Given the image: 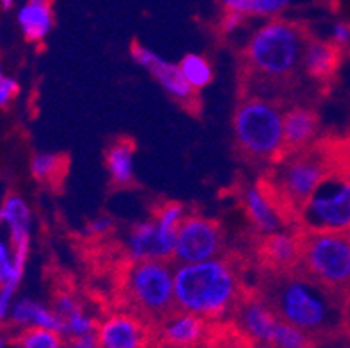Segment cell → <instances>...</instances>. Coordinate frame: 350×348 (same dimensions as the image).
<instances>
[{
	"instance_id": "6",
	"label": "cell",
	"mask_w": 350,
	"mask_h": 348,
	"mask_svg": "<svg viewBox=\"0 0 350 348\" xmlns=\"http://www.w3.org/2000/svg\"><path fill=\"white\" fill-rule=\"evenodd\" d=\"M282 117L284 105L281 101L256 96L241 98L232 119L234 148L241 161L263 171L279 161L282 150Z\"/></svg>"
},
{
	"instance_id": "36",
	"label": "cell",
	"mask_w": 350,
	"mask_h": 348,
	"mask_svg": "<svg viewBox=\"0 0 350 348\" xmlns=\"http://www.w3.org/2000/svg\"><path fill=\"white\" fill-rule=\"evenodd\" d=\"M256 348H273V347H270V345H258Z\"/></svg>"
},
{
	"instance_id": "17",
	"label": "cell",
	"mask_w": 350,
	"mask_h": 348,
	"mask_svg": "<svg viewBox=\"0 0 350 348\" xmlns=\"http://www.w3.org/2000/svg\"><path fill=\"white\" fill-rule=\"evenodd\" d=\"M164 343L174 348H190L204 340L206 321L193 314L176 310L159 325Z\"/></svg>"
},
{
	"instance_id": "16",
	"label": "cell",
	"mask_w": 350,
	"mask_h": 348,
	"mask_svg": "<svg viewBox=\"0 0 350 348\" xmlns=\"http://www.w3.org/2000/svg\"><path fill=\"white\" fill-rule=\"evenodd\" d=\"M136 143L129 136H117L105 150V165H107L110 185L116 190H126L135 185V159Z\"/></svg>"
},
{
	"instance_id": "34",
	"label": "cell",
	"mask_w": 350,
	"mask_h": 348,
	"mask_svg": "<svg viewBox=\"0 0 350 348\" xmlns=\"http://www.w3.org/2000/svg\"><path fill=\"white\" fill-rule=\"evenodd\" d=\"M14 2H16V0H0V5H2V9L9 11V9H12Z\"/></svg>"
},
{
	"instance_id": "20",
	"label": "cell",
	"mask_w": 350,
	"mask_h": 348,
	"mask_svg": "<svg viewBox=\"0 0 350 348\" xmlns=\"http://www.w3.org/2000/svg\"><path fill=\"white\" fill-rule=\"evenodd\" d=\"M9 321L20 330L42 327V330H51L63 334V322L58 315L54 314L53 308L49 310L40 303H35L28 298L12 303L11 312H9Z\"/></svg>"
},
{
	"instance_id": "8",
	"label": "cell",
	"mask_w": 350,
	"mask_h": 348,
	"mask_svg": "<svg viewBox=\"0 0 350 348\" xmlns=\"http://www.w3.org/2000/svg\"><path fill=\"white\" fill-rule=\"evenodd\" d=\"M297 230L350 232V153L312 191L298 215Z\"/></svg>"
},
{
	"instance_id": "27",
	"label": "cell",
	"mask_w": 350,
	"mask_h": 348,
	"mask_svg": "<svg viewBox=\"0 0 350 348\" xmlns=\"http://www.w3.org/2000/svg\"><path fill=\"white\" fill-rule=\"evenodd\" d=\"M18 348H65L63 334L42 327H28L21 330L16 340Z\"/></svg>"
},
{
	"instance_id": "18",
	"label": "cell",
	"mask_w": 350,
	"mask_h": 348,
	"mask_svg": "<svg viewBox=\"0 0 350 348\" xmlns=\"http://www.w3.org/2000/svg\"><path fill=\"white\" fill-rule=\"evenodd\" d=\"M342 47L335 42L308 38L304 53V73L314 81H329L338 68Z\"/></svg>"
},
{
	"instance_id": "9",
	"label": "cell",
	"mask_w": 350,
	"mask_h": 348,
	"mask_svg": "<svg viewBox=\"0 0 350 348\" xmlns=\"http://www.w3.org/2000/svg\"><path fill=\"white\" fill-rule=\"evenodd\" d=\"M227 253L225 232L218 219L200 215L183 216L176 234L173 263L185 265L213 260Z\"/></svg>"
},
{
	"instance_id": "29",
	"label": "cell",
	"mask_w": 350,
	"mask_h": 348,
	"mask_svg": "<svg viewBox=\"0 0 350 348\" xmlns=\"http://www.w3.org/2000/svg\"><path fill=\"white\" fill-rule=\"evenodd\" d=\"M246 19L247 18H244V16L239 14V12L225 11L224 18H221L219 25H221V30H224V34H234L239 27H243Z\"/></svg>"
},
{
	"instance_id": "19",
	"label": "cell",
	"mask_w": 350,
	"mask_h": 348,
	"mask_svg": "<svg viewBox=\"0 0 350 348\" xmlns=\"http://www.w3.org/2000/svg\"><path fill=\"white\" fill-rule=\"evenodd\" d=\"M16 21L28 42H40L54 27L49 0H27L16 14Z\"/></svg>"
},
{
	"instance_id": "32",
	"label": "cell",
	"mask_w": 350,
	"mask_h": 348,
	"mask_svg": "<svg viewBox=\"0 0 350 348\" xmlns=\"http://www.w3.org/2000/svg\"><path fill=\"white\" fill-rule=\"evenodd\" d=\"M331 37H333V42L336 46L343 47L350 42V27L345 23H336L331 31Z\"/></svg>"
},
{
	"instance_id": "24",
	"label": "cell",
	"mask_w": 350,
	"mask_h": 348,
	"mask_svg": "<svg viewBox=\"0 0 350 348\" xmlns=\"http://www.w3.org/2000/svg\"><path fill=\"white\" fill-rule=\"evenodd\" d=\"M270 347L273 348H317V338L279 319Z\"/></svg>"
},
{
	"instance_id": "26",
	"label": "cell",
	"mask_w": 350,
	"mask_h": 348,
	"mask_svg": "<svg viewBox=\"0 0 350 348\" xmlns=\"http://www.w3.org/2000/svg\"><path fill=\"white\" fill-rule=\"evenodd\" d=\"M25 267L27 265L18 263L14 260L11 242L0 239V286L11 287L18 291V286L25 276Z\"/></svg>"
},
{
	"instance_id": "14",
	"label": "cell",
	"mask_w": 350,
	"mask_h": 348,
	"mask_svg": "<svg viewBox=\"0 0 350 348\" xmlns=\"http://www.w3.org/2000/svg\"><path fill=\"white\" fill-rule=\"evenodd\" d=\"M317 129L319 117L314 110L305 107H291L286 110L282 117V150L279 161L312 145L316 142Z\"/></svg>"
},
{
	"instance_id": "4",
	"label": "cell",
	"mask_w": 350,
	"mask_h": 348,
	"mask_svg": "<svg viewBox=\"0 0 350 348\" xmlns=\"http://www.w3.org/2000/svg\"><path fill=\"white\" fill-rule=\"evenodd\" d=\"M350 153L342 143L314 142L263 171L256 185L263 191L284 226L297 230L301 207L331 169Z\"/></svg>"
},
{
	"instance_id": "11",
	"label": "cell",
	"mask_w": 350,
	"mask_h": 348,
	"mask_svg": "<svg viewBox=\"0 0 350 348\" xmlns=\"http://www.w3.org/2000/svg\"><path fill=\"white\" fill-rule=\"evenodd\" d=\"M232 322L254 345H270L279 317L254 287H247L230 312Z\"/></svg>"
},
{
	"instance_id": "28",
	"label": "cell",
	"mask_w": 350,
	"mask_h": 348,
	"mask_svg": "<svg viewBox=\"0 0 350 348\" xmlns=\"http://www.w3.org/2000/svg\"><path fill=\"white\" fill-rule=\"evenodd\" d=\"M20 92V84L16 79L5 75L0 63V107H8L16 94Z\"/></svg>"
},
{
	"instance_id": "5",
	"label": "cell",
	"mask_w": 350,
	"mask_h": 348,
	"mask_svg": "<svg viewBox=\"0 0 350 348\" xmlns=\"http://www.w3.org/2000/svg\"><path fill=\"white\" fill-rule=\"evenodd\" d=\"M173 268V261L165 260L127 261L120 267L117 284L120 306L159 327L178 310Z\"/></svg>"
},
{
	"instance_id": "7",
	"label": "cell",
	"mask_w": 350,
	"mask_h": 348,
	"mask_svg": "<svg viewBox=\"0 0 350 348\" xmlns=\"http://www.w3.org/2000/svg\"><path fill=\"white\" fill-rule=\"evenodd\" d=\"M297 232L300 241L298 268L336 295H349L350 232Z\"/></svg>"
},
{
	"instance_id": "21",
	"label": "cell",
	"mask_w": 350,
	"mask_h": 348,
	"mask_svg": "<svg viewBox=\"0 0 350 348\" xmlns=\"http://www.w3.org/2000/svg\"><path fill=\"white\" fill-rule=\"evenodd\" d=\"M295 0H219L224 11L243 14L244 18H278Z\"/></svg>"
},
{
	"instance_id": "15",
	"label": "cell",
	"mask_w": 350,
	"mask_h": 348,
	"mask_svg": "<svg viewBox=\"0 0 350 348\" xmlns=\"http://www.w3.org/2000/svg\"><path fill=\"white\" fill-rule=\"evenodd\" d=\"M237 199L239 204L243 206L247 222L251 223V226H253L258 235L279 232V228L284 226L275 209L272 207V204L267 200V197L263 196V191L260 190L256 183L241 185Z\"/></svg>"
},
{
	"instance_id": "30",
	"label": "cell",
	"mask_w": 350,
	"mask_h": 348,
	"mask_svg": "<svg viewBox=\"0 0 350 348\" xmlns=\"http://www.w3.org/2000/svg\"><path fill=\"white\" fill-rule=\"evenodd\" d=\"M65 348H100L96 333L84 334V336L66 338Z\"/></svg>"
},
{
	"instance_id": "25",
	"label": "cell",
	"mask_w": 350,
	"mask_h": 348,
	"mask_svg": "<svg viewBox=\"0 0 350 348\" xmlns=\"http://www.w3.org/2000/svg\"><path fill=\"white\" fill-rule=\"evenodd\" d=\"M180 70L193 89H204L213 81V66L204 56L199 54H187L180 62Z\"/></svg>"
},
{
	"instance_id": "23",
	"label": "cell",
	"mask_w": 350,
	"mask_h": 348,
	"mask_svg": "<svg viewBox=\"0 0 350 348\" xmlns=\"http://www.w3.org/2000/svg\"><path fill=\"white\" fill-rule=\"evenodd\" d=\"M68 171V157L58 153H37L30 162L31 176L40 183H62Z\"/></svg>"
},
{
	"instance_id": "37",
	"label": "cell",
	"mask_w": 350,
	"mask_h": 348,
	"mask_svg": "<svg viewBox=\"0 0 350 348\" xmlns=\"http://www.w3.org/2000/svg\"><path fill=\"white\" fill-rule=\"evenodd\" d=\"M342 348H350V340L349 341H347V343L345 345H343V347Z\"/></svg>"
},
{
	"instance_id": "22",
	"label": "cell",
	"mask_w": 350,
	"mask_h": 348,
	"mask_svg": "<svg viewBox=\"0 0 350 348\" xmlns=\"http://www.w3.org/2000/svg\"><path fill=\"white\" fill-rule=\"evenodd\" d=\"M31 223V211L23 197L8 193L0 204V225L9 226V234H28Z\"/></svg>"
},
{
	"instance_id": "13",
	"label": "cell",
	"mask_w": 350,
	"mask_h": 348,
	"mask_svg": "<svg viewBox=\"0 0 350 348\" xmlns=\"http://www.w3.org/2000/svg\"><path fill=\"white\" fill-rule=\"evenodd\" d=\"M258 270L262 272H286L295 270L300 263V241L298 232H272L260 235L253 245Z\"/></svg>"
},
{
	"instance_id": "1",
	"label": "cell",
	"mask_w": 350,
	"mask_h": 348,
	"mask_svg": "<svg viewBox=\"0 0 350 348\" xmlns=\"http://www.w3.org/2000/svg\"><path fill=\"white\" fill-rule=\"evenodd\" d=\"M308 34L295 21L270 18L247 40L241 59V98L281 101L304 72Z\"/></svg>"
},
{
	"instance_id": "31",
	"label": "cell",
	"mask_w": 350,
	"mask_h": 348,
	"mask_svg": "<svg viewBox=\"0 0 350 348\" xmlns=\"http://www.w3.org/2000/svg\"><path fill=\"white\" fill-rule=\"evenodd\" d=\"M112 219L108 218V216H101V218L94 219V222L88 226V230L93 237H103V235H107L108 232L112 230Z\"/></svg>"
},
{
	"instance_id": "33",
	"label": "cell",
	"mask_w": 350,
	"mask_h": 348,
	"mask_svg": "<svg viewBox=\"0 0 350 348\" xmlns=\"http://www.w3.org/2000/svg\"><path fill=\"white\" fill-rule=\"evenodd\" d=\"M342 331L350 338V293L342 302Z\"/></svg>"
},
{
	"instance_id": "3",
	"label": "cell",
	"mask_w": 350,
	"mask_h": 348,
	"mask_svg": "<svg viewBox=\"0 0 350 348\" xmlns=\"http://www.w3.org/2000/svg\"><path fill=\"white\" fill-rule=\"evenodd\" d=\"M244 254L227 251L213 260L174 267L176 308L193 314L206 322H218L230 314L237 299L247 289Z\"/></svg>"
},
{
	"instance_id": "2",
	"label": "cell",
	"mask_w": 350,
	"mask_h": 348,
	"mask_svg": "<svg viewBox=\"0 0 350 348\" xmlns=\"http://www.w3.org/2000/svg\"><path fill=\"white\" fill-rule=\"evenodd\" d=\"M258 293L281 321L314 338L342 331V296L305 276L300 268L258 272Z\"/></svg>"
},
{
	"instance_id": "35",
	"label": "cell",
	"mask_w": 350,
	"mask_h": 348,
	"mask_svg": "<svg viewBox=\"0 0 350 348\" xmlns=\"http://www.w3.org/2000/svg\"><path fill=\"white\" fill-rule=\"evenodd\" d=\"M9 347V340L4 336H0V348H8Z\"/></svg>"
},
{
	"instance_id": "38",
	"label": "cell",
	"mask_w": 350,
	"mask_h": 348,
	"mask_svg": "<svg viewBox=\"0 0 350 348\" xmlns=\"http://www.w3.org/2000/svg\"><path fill=\"white\" fill-rule=\"evenodd\" d=\"M317 348H319V345H317Z\"/></svg>"
},
{
	"instance_id": "10",
	"label": "cell",
	"mask_w": 350,
	"mask_h": 348,
	"mask_svg": "<svg viewBox=\"0 0 350 348\" xmlns=\"http://www.w3.org/2000/svg\"><path fill=\"white\" fill-rule=\"evenodd\" d=\"M131 56L135 57V62L139 66L150 72L155 81L165 89V92L173 98L174 101L187 108L189 111L196 113L200 108V98L197 94V89L187 82V79L181 73L180 66L173 65V63L165 62L161 56L154 53V51L146 49L139 42L131 44Z\"/></svg>"
},
{
	"instance_id": "12",
	"label": "cell",
	"mask_w": 350,
	"mask_h": 348,
	"mask_svg": "<svg viewBox=\"0 0 350 348\" xmlns=\"http://www.w3.org/2000/svg\"><path fill=\"white\" fill-rule=\"evenodd\" d=\"M100 348H148L154 340V327L131 312H116L98 324Z\"/></svg>"
}]
</instances>
